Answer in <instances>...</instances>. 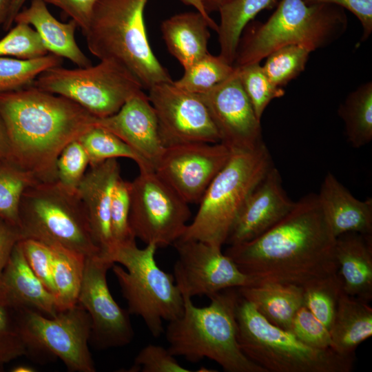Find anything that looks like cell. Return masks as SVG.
Masks as SVG:
<instances>
[{"label": "cell", "instance_id": "obj_30", "mask_svg": "<svg viewBox=\"0 0 372 372\" xmlns=\"http://www.w3.org/2000/svg\"><path fill=\"white\" fill-rule=\"evenodd\" d=\"M50 248L53 256L54 299L60 311L78 304L87 257L61 247Z\"/></svg>", "mask_w": 372, "mask_h": 372}, {"label": "cell", "instance_id": "obj_11", "mask_svg": "<svg viewBox=\"0 0 372 372\" xmlns=\"http://www.w3.org/2000/svg\"><path fill=\"white\" fill-rule=\"evenodd\" d=\"M14 311L28 355L58 358L72 372L96 371L88 347L91 320L80 304L52 317L30 309Z\"/></svg>", "mask_w": 372, "mask_h": 372}, {"label": "cell", "instance_id": "obj_50", "mask_svg": "<svg viewBox=\"0 0 372 372\" xmlns=\"http://www.w3.org/2000/svg\"><path fill=\"white\" fill-rule=\"evenodd\" d=\"M228 0H200L205 11L211 12L218 11L219 8Z\"/></svg>", "mask_w": 372, "mask_h": 372}, {"label": "cell", "instance_id": "obj_33", "mask_svg": "<svg viewBox=\"0 0 372 372\" xmlns=\"http://www.w3.org/2000/svg\"><path fill=\"white\" fill-rule=\"evenodd\" d=\"M302 288L303 305L329 330L343 290L339 272L310 281Z\"/></svg>", "mask_w": 372, "mask_h": 372}, {"label": "cell", "instance_id": "obj_2", "mask_svg": "<svg viewBox=\"0 0 372 372\" xmlns=\"http://www.w3.org/2000/svg\"><path fill=\"white\" fill-rule=\"evenodd\" d=\"M0 115L10 162L39 182L57 180V158L70 143L95 126L96 117L74 101L34 85L0 94Z\"/></svg>", "mask_w": 372, "mask_h": 372}, {"label": "cell", "instance_id": "obj_31", "mask_svg": "<svg viewBox=\"0 0 372 372\" xmlns=\"http://www.w3.org/2000/svg\"><path fill=\"white\" fill-rule=\"evenodd\" d=\"M88 158L89 166L106 160L127 158L133 160L140 169L153 168V166L127 143L110 132L94 126L79 139ZM154 169V168H153Z\"/></svg>", "mask_w": 372, "mask_h": 372}, {"label": "cell", "instance_id": "obj_40", "mask_svg": "<svg viewBox=\"0 0 372 372\" xmlns=\"http://www.w3.org/2000/svg\"><path fill=\"white\" fill-rule=\"evenodd\" d=\"M89 165L88 156L79 140L67 145L59 154L56 163L57 180L65 187L76 190Z\"/></svg>", "mask_w": 372, "mask_h": 372}, {"label": "cell", "instance_id": "obj_26", "mask_svg": "<svg viewBox=\"0 0 372 372\" xmlns=\"http://www.w3.org/2000/svg\"><path fill=\"white\" fill-rule=\"evenodd\" d=\"M237 291L269 322L286 330H289L296 313L303 305L302 288L296 285L265 282Z\"/></svg>", "mask_w": 372, "mask_h": 372}, {"label": "cell", "instance_id": "obj_17", "mask_svg": "<svg viewBox=\"0 0 372 372\" xmlns=\"http://www.w3.org/2000/svg\"><path fill=\"white\" fill-rule=\"evenodd\" d=\"M199 95L219 133L220 143L231 152L252 150L265 143L260 120L242 87L237 68L225 81Z\"/></svg>", "mask_w": 372, "mask_h": 372}, {"label": "cell", "instance_id": "obj_29", "mask_svg": "<svg viewBox=\"0 0 372 372\" xmlns=\"http://www.w3.org/2000/svg\"><path fill=\"white\" fill-rule=\"evenodd\" d=\"M338 115L344 123L348 142L360 148L372 140V83L367 81L350 92L340 104Z\"/></svg>", "mask_w": 372, "mask_h": 372}, {"label": "cell", "instance_id": "obj_47", "mask_svg": "<svg viewBox=\"0 0 372 372\" xmlns=\"http://www.w3.org/2000/svg\"><path fill=\"white\" fill-rule=\"evenodd\" d=\"M22 239L19 227L0 218V280L14 247Z\"/></svg>", "mask_w": 372, "mask_h": 372}, {"label": "cell", "instance_id": "obj_48", "mask_svg": "<svg viewBox=\"0 0 372 372\" xmlns=\"http://www.w3.org/2000/svg\"><path fill=\"white\" fill-rule=\"evenodd\" d=\"M0 161L10 162V146L7 130L0 115Z\"/></svg>", "mask_w": 372, "mask_h": 372}, {"label": "cell", "instance_id": "obj_8", "mask_svg": "<svg viewBox=\"0 0 372 372\" xmlns=\"http://www.w3.org/2000/svg\"><path fill=\"white\" fill-rule=\"evenodd\" d=\"M157 249L154 244L139 248L134 240L116 246L109 257L127 311L141 317L154 338L163 333V320L177 319L184 309L183 296L173 274L156 261Z\"/></svg>", "mask_w": 372, "mask_h": 372}, {"label": "cell", "instance_id": "obj_21", "mask_svg": "<svg viewBox=\"0 0 372 372\" xmlns=\"http://www.w3.org/2000/svg\"><path fill=\"white\" fill-rule=\"evenodd\" d=\"M0 304L14 311L32 309L49 317L58 313L54 296L29 267L20 241L14 247L1 278Z\"/></svg>", "mask_w": 372, "mask_h": 372}, {"label": "cell", "instance_id": "obj_42", "mask_svg": "<svg viewBox=\"0 0 372 372\" xmlns=\"http://www.w3.org/2000/svg\"><path fill=\"white\" fill-rule=\"evenodd\" d=\"M289 331L311 347L320 349H332L329 329L304 305L296 313Z\"/></svg>", "mask_w": 372, "mask_h": 372}, {"label": "cell", "instance_id": "obj_34", "mask_svg": "<svg viewBox=\"0 0 372 372\" xmlns=\"http://www.w3.org/2000/svg\"><path fill=\"white\" fill-rule=\"evenodd\" d=\"M39 180L16 164L0 163V218L19 227V209L24 191Z\"/></svg>", "mask_w": 372, "mask_h": 372}, {"label": "cell", "instance_id": "obj_5", "mask_svg": "<svg viewBox=\"0 0 372 372\" xmlns=\"http://www.w3.org/2000/svg\"><path fill=\"white\" fill-rule=\"evenodd\" d=\"M265 22L250 21L240 37L233 65L260 63L275 50L288 45L311 52L336 41L347 28L344 10L335 5H307L303 0H278Z\"/></svg>", "mask_w": 372, "mask_h": 372}, {"label": "cell", "instance_id": "obj_7", "mask_svg": "<svg viewBox=\"0 0 372 372\" xmlns=\"http://www.w3.org/2000/svg\"><path fill=\"white\" fill-rule=\"evenodd\" d=\"M237 340L243 353L266 372H350L354 355L311 347L265 319L240 296L236 306Z\"/></svg>", "mask_w": 372, "mask_h": 372}, {"label": "cell", "instance_id": "obj_38", "mask_svg": "<svg viewBox=\"0 0 372 372\" xmlns=\"http://www.w3.org/2000/svg\"><path fill=\"white\" fill-rule=\"evenodd\" d=\"M49 54L35 29L25 23H16L0 40V56L33 59Z\"/></svg>", "mask_w": 372, "mask_h": 372}, {"label": "cell", "instance_id": "obj_32", "mask_svg": "<svg viewBox=\"0 0 372 372\" xmlns=\"http://www.w3.org/2000/svg\"><path fill=\"white\" fill-rule=\"evenodd\" d=\"M61 63L62 58L51 53L27 60L0 56V94L32 85L42 72Z\"/></svg>", "mask_w": 372, "mask_h": 372}, {"label": "cell", "instance_id": "obj_46", "mask_svg": "<svg viewBox=\"0 0 372 372\" xmlns=\"http://www.w3.org/2000/svg\"><path fill=\"white\" fill-rule=\"evenodd\" d=\"M96 0H44L49 5L59 8L74 21L82 32L87 27L93 6Z\"/></svg>", "mask_w": 372, "mask_h": 372}, {"label": "cell", "instance_id": "obj_12", "mask_svg": "<svg viewBox=\"0 0 372 372\" xmlns=\"http://www.w3.org/2000/svg\"><path fill=\"white\" fill-rule=\"evenodd\" d=\"M185 202L153 168L140 169L130 181L129 224L145 245L165 248L183 235L191 216Z\"/></svg>", "mask_w": 372, "mask_h": 372}, {"label": "cell", "instance_id": "obj_39", "mask_svg": "<svg viewBox=\"0 0 372 372\" xmlns=\"http://www.w3.org/2000/svg\"><path fill=\"white\" fill-rule=\"evenodd\" d=\"M129 214L130 181L121 176L113 188L110 207V229L114 248L136 240L130 227Z\"/></svg>", "mask_w": 372, "mask_h": 372}, {"label": "cell", "instance_id": "obj_22", "mask_svg": "<svg viewBox=\"0 0 372 372\" xmlns=\"http://www.w3.org/2000/svg\"><path fill=\"white\" fill-rule=\"evenodd\" d=\"M318 200L335 237L349 232L372 235V198L360 200L331 173L321 184Z\"/></svg>", "mask_w": 372, "mask_h": 372}, {"label": "cell", "instance_id": "obj_54", "mask_svg": "<svg viewBox=\"0 0 372 372\" xmlns=\"http://www.w3.org/2000/svg\"><path fill=\"white\" fill-rule=\"evenodd\" d=\"M2 161H0V163H1Z\"/></svg>", "mask_w": 372, "mask_h": 372}, {"label": "cell", "instance_id": "obj_28", "mask_svg": "<svg viewBox=\"0 0 372 372\" xmlns=\"http://www.w3.org/2000/svg\"><path fill=\"white\" fill-rule=\"evenodd\" d=\"M278 0H228L218 10L219 56L233 65L241 34L246 25L265 9L276 6Z\"/></svg>", "mask_w": 372, "mask_h": 372}, {"label": "cell", "instance_id": "obj_23", "mask_svg": "<svg viewBox=\"0 0 372 372\" xmlns=\"http://www.w3.org/2000/svg\"><path fill=\"white\" fill-rule=\"evenodd\" d=\"M47 5L44 0H31L30 6L17 14L14 23H25L33 27L50 53L67 59L77 67L92 65L76 43V22L72 19L67 23L59 21Z\"/></svg>", "mask_w": 372, "mask_h": 372}, {"label": "cell", "instance_id": "obj_18", "mask_svg": "<svg viewBox=\"0 0 372 372\" xmlns=\"http://www.w3.org/2000/svg\"><path fill=\"white\" fill-rule=\"evenodd\" d=\"M294 205L283 188L280 172L272 166L248 198L225 244L234 245L258 238L284 218Z\"/></svg>", "mask_w": 372, "mask_h": 372}, {"label": "cell", "instance_id": "obj_13", "mask_svg": "<svg viewBox=\"0 0 372 372\" xmlns=\"http://www.w3.org/2000/svg\"><path fill=\"white\" fill-rule=\"evenodd\" d=\"M178 259L174 266L175 282L183 295L208 297L225 289L256 285L225 253L222 247L192 240L174 244Z\"/></svg>", "mask_w": 372, "mask_h": 372}, {"label": "cell", "instance_id": "obj_20", "mask_svg": "<svg viewBox=\"0 0 372 372\" xmlns=\"http://www.w3.org/2000/svg\"><path fill=\"white\" fill-rule=\"evenodd\" d=\"M120 177L117 158L108 159L90 166L77 188L94 240L101 256L107 260L114 248L110 229L112 194Z\"/></svg>", "mask_w": 372, "mask_h": 372}, {"label": "cell", "instance_id": "obj_24", "mask_svg": "<svg viewBox=\"0 0 372 372\" xmlns=\"http://www.w3.org/2000/svg\"><path fill=\"white\" fill-rule=\"evenodd\" d=\"M335 258L344 291L369 303L372 300V235L349 232L336 237Z\"/></svg>", "mask_w": 372, "mask_h": 372}, {"label": "cell", "instance_id": "obj_53", "mask_svg": "<svg viewBox=\"0 0 372 372\" xmlns=\"http://www.w3.org/2000/svg\"><path fill=\"white\" fill-rule=\"evenodd\" d=\"M10 371L12 372H34L36 369L26 364H19L13 366Z\"/></svg>", "mask_w": 372, "mask_h": 372}, {"label": "cell", "instance_id": "obj_45", "mask_svg": "<svg viewBox=\"0 0 372 372\" xmlns=\"http://www.w3.org/2000/svg\"><path fill=\"white\" fill-rule=\"evenodd\" d=\"M307 5L328 3L347 9L353 14L362 26L364 41L372 32V0H303Z\"/></svg>", "mask_w": 372, "mask_h": 372}, {"label": "cell", "instance_id": "obj_15", "mask_svg": "<svg viewBox=\"0 0 372 372\" xmlns=\"http://www.w3.org/2000/svg\"><path fill=\"white\" fill-rule=\"evenodd\" d=\"M231 154L220 142L174 145L164 148L154 170L188 204L199 203Z\"/></svg>", "mask_w": 372, "mask_h": 372}, {"label": "cell", "instance_id": "obj_3", "mask_svg": "<svg viewBox=\"0 0 372 372\" xmlns=\"http://www.w3.org/2000/svg\"><path fill=\"white\" fill-rule=\"evenodd\" d=\"M184 309L166 329L168 349L175 356L192 362L208 358L228 372H266L242 351L237 340L236 306L237 288L209 296L210 303L196 307L191 298L183 295Z\"/></svg>", "mask_w": 372, "mask_h": 372}, {"label": "cell", "instance_id": "obj_35", "mask_svg": "<svg viewBox=\"0 0 372 372\" xmlns=\"http://www.w3.org/2000/svg\"><path fill=\"white\" fill-rule=\"evenodd\" d=\"M234 67L219 55L209 52L184 69L180 79L174 81L179 88L196 94H205L225 81L234 72Z\"/></svg>", "mask_w": 372, "mask_h": 372}, {"label": "cell", "instance_id": "obj_6", "mask_svg": "<svg viewBox=\"0 0 372 372\" xmlns=\"http://www.w3.org/2000/svg\"><path fill=\"white\" fill-rule=\"evenodd\" d=\"M273 166L265 143L247 151L231 152L213 179L192 222L179 238L222 247L248 198Z\"/></svg>", "mask_w": 372, "mask_h": 372}, {"label": "cell", "instance_id": "obj_44", "mask_svg": "<svg viewBox=\"0 0 372 372\" xmlns=\"http://www.w3.org/2000/svg\"><path fill=\"white\" fill-rule=\"evenodd\" d=\"M168 349L160 345L147 344L134 359L132 369L143 372H189L181 366Z\"/></svg>", "mask_w": 372, "mask_h": 372}, {"label": "cell", "instance_id": "obj_27", "mask_svg": "<svg viewBox=\"0 0 372 372\" xmlns=\"http://www.w3.org/2000/svg\"><path fill=\"white\" fill-rule=\"evenodd\" d=\"M329 331L334 351L354 355L357 347L372 335V307L342 290Z\"/></svg>", "mask_w": 372, "mask_h": 372}, {"label": "cell", "instance_id": "obj_43", "mask_svg": "<svg viewBox=\"0 0 372 372\" xmlns=\"http://www.w3.org/2000/svg\"><path fill=\"white\" fill-rule=\"evenodd\" d=\"M20 244L29 267L45 287L54 296L53 256L50 247L30 238L21 240Z\"/></svg>", "mask_w": 372, "mask_h": 372}, {"label": "cell", "instance_id": "obj_10", "mask_svg": "<svg viewBox=\"0 0 372 372\" xmlns=\"http://www.w3.org/2000/svg\"><path fill=\"white\" fill-rule=\"evenodd\" d=\"M32 85L74 101L96 118L116 113L143 89L130 72L107 61L85 68H51L37 76Z\"/></svg>", "mask_w": 372, "mask_h": 372}, {"label": "cell", "instance_id": "obj_41", "mask_svg": "<svg viewBox=\"0 0 372 372\" xmlns=\"http://www.w3.org/2000/svg\"><path fill=\"white\" fill-rule=\"evenodd\" d=\"M23 355H28V350L19 329L15 311L0 304V369Z\"/></svg>", "mask_w": 372, "mask_h": 372}, {"label": "cell", "instance_id": "obj_1", "mask_svg": "<svg viewBox=\"0 0 372 372\" xmlns=\"http://www.w3.org/2000/svg\"><path fill=\"white\" fill-rule=\"evenodd\" d=\"M335 241L318 194L310 193L265 233L229 245L225 254L256 285L273 282L302 287L338 271Z\"/></svg>", "mask_w": 372, "mask_h": 372}, {"label": "cell", "instance_id": "obj_49", "mask_svg": "<svg viewBox=\"0 0 372 372\" xmlns=\"http://www.w3.org/2000/svg\"><path fill=\"white\" fill-rule=\"evenodd\" d=\"M27 0H11L10 7L7 19L2 25L5 31L9 30L14 24V18L21 11Z\"/></svg>", "mask_w": 372, "mask_h": 372}, {"label": "cell", "instance_id": "obj_14", "mask_svg": "<svg viewBox=\"0 0 372 372\" xmlns=\"http://www.w3.org/2000/svg\"><path fill=\"white\" fill-rule=\"evenodd\" d=\"M148 99L154 110L163 146L220 142L219 133L199 94L177 87L174 81L152 87Z\"/></svg>", "mask_w": 372, "mask_h": 372}, {"label": "cell", "instance_id": "obj_9", "mask_svg": "<svg viewBox=\"0 0 372 372\" xmlns=\"http://www.w3.org/2000/svg\"><path fill=\"white\" fill-rule=\"evenodd\" d=\"M19 220L23 239H33L85 257L101 256L77 189H69L58 180L39 181L28 187L21 196Z\"/></svg>", "mask_w": 372, "mask_h": 372}, {"label": "cell", "instance_id": "obj_4", "mask_svg": "<svg viewBox=\"0 0 372 372\" xmlns=\"http://www.w3.org/2000/svg\"><path fill=\"white\" fill-rule=\"evenodd\" d=\"M148 0H96L83 34L90 53L130 72L149 90L172 82L154 55L144 21Z\"/></svg>", "mask_w": 372, "mask_h": 372}, {"label": "cell", "instance_id": "obj_16", "mask_svg": "<svg viewBox=\"0 0 372 372\" xmlns=\"http://www.w3.org/2000/svg\"><path fill=\"white\" fill-rule=\"evenodd\" d=\"M114 264L101 256L87 257L78 298L90 318V340L101 349L126 346L134 336L130 314L114 300L107 285V273Z\"/></svg>", "mask_w": 372, "mask_h": 372}, {"label": "cell", "instance_id": "obj_37", "mask_svg": "<svg viewBox=\"0 0 372 372\" xmlns=\"http://www.w3.org/2000/svg\"><path fill=\"white\" fill-rule=\"evenodd\" d=\"M260 63L241 67L238 75L242 87L248 97L257 118L260 120L267 106L274 99L285 94L282 87L275 86L266 76Z\"/></svg>", "mask_w": 372, "mask_h": 372}, {"label": "cell", "instance_id": "obj_19", "mask_svg": "<svg viewBox=\"0 0 372 372\" xmlns=\"http://www.w3.org/2000/svg\"><path fill=\"white\" fill-rule=\"evenodd\" d=\"M95 126L118 136L153 168L165 148L154 110L143 91L130 98L116 113L96 118Z\"/></svg>", "mask_w": 372, "mask_h": 372}, {"label": "cell", "instance_id": "obj_25", "mask_svg": "<svg viewBox=\"0 0 372 372\" xmlns=\"http://www.w3.org/2000/svg\"><path fill=\"white\" fill-rule=\"evenodd\" d=\"M218 30V24L198 11L174 14L161 23L167 48L184 69L209 53V29Z\"/></svg>", "mask_w": 372, "mask_h": 372}, {"label": "cell", "instance_id": "obj_51", "mask_svg": "<svg viewBox=\"0 0 372 372\" xmlns=\"http://www.w3.org/2000/svg\"><path fill=\"white\" fill-rule=\"evenodd\" d=\"M184 4L194 7L196 11L200 12L209 21H214L205 11L200 0H180Z\"/></svg>", "mask_w": 372, "mask_h": 372}, {"label": "cell", "instance_id": "obj_52", "mask_svg": "<svg viewBox=\"0 0 372 372\" xmlns=\"http://www.w3.org/2000/svg\"><path fill=\"white\" fill-rule=\"evenodd\" d=\"M11 0H0V25L5 23L10 7Z\"/></svg>", "mask_w": 372, "mask_h": 372}, {"label": "cell", "instance_id": "obj_36", "mask_svg": "<svg viewBox=\"0 0 372 372\" xmlns=\"http://www.w3.org/2000/svg\"><path fill=\"white\" fill-rule=\"evenodd\" d=\"M311 52L299 45L282 46L266 56L263 71L275 86L282 87L304 70Z\"/></svg>", "mask_w": 372, "mask_h": 372}]
</instances>
